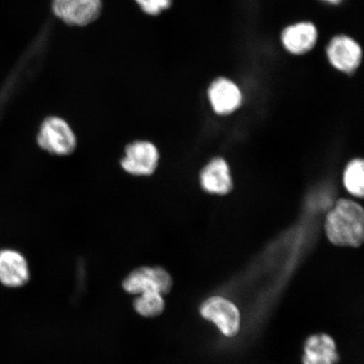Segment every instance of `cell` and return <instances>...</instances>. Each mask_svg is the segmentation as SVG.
Instances as JSON below:
<instances>
[{
  "label": "cell",
  "instance_id": "cell-14",
  "mask_svg": "<svg viewBox=\"0 0 364 364\" xmlns=\"http://www.w3.org/2000/svg\"><path fill=\"white\" fill-rule=\"evenodd\" d=\"M363 161L354 159L349 163L344 174V184L350 193L362 198L364 193Z\"/></svg>",
  "mask_w": 364,
  "mask_h": 364
},
{
  "label": "cell",
  "instance_id": "cell-2",
  "mask_svg": "<svg viewBox=\"0 0 364 364\" xmlns=\"http://www.w3.org/2000/svg\"><path fill=\"white\" fill-rule=\"evenodd\" d=\"M200 313L205 320L215 324L227 338H234L239 333L240 313L237 306L230 300L220 296H213L202 304Z\"/></svg>",
  "mask_w": 364,
  "mask_h": 364
},
{
  "label": "cell",
  "instance_id": "cell-10",
  "mask_svg": "<svg viewBox=\"0 0 364 364\" xmlns=\"http://www.w3.org/2000/svg\"><path fill=\"white\" fill-rule=\"evenodd\" d=\"M208 97L218 114L227 115L240 107L242 97L235 84L226 79H218L213 82L208 91Z\"/></svg>",
  "mask_w": 364,
  "mask_h": 364
},
{
  "label": "cell",
  "instance_id": "cell-16",
  "mask_svg": "<svg viewBox=\"0 0 364 364\" xmlns=\"http://www.w3.org/2000/svg\"><path fill=\"white\" fill-rule=\"evenodd\" d=\"M326 1L332 3V4H338L341 1V0H326Z\"/></svg>",
  "mask_w": 364,
  "mask_h": 364
},
{
  "label": "cell",
  "instance_id": "cell-15",
  "mask_svg": "<svg viewBox=\"0 0 364 364\" xmlns=\"http://www.w3.org/2000/svg\"><path fill=\"white\" fill-rule=\"evenodd\" d=\"M142 10L148 15L157 16L169 9L172 0H135Z\"/></svg>",
  "mask_w": 364,
  "mask_h": 364
},
{
  "label": "cell",
  "instance_id": "cell-9",
  "mask_svg": "<svg viewBox=\"0 0 364 364\" xmlns=\"http://www.w3.org/2000/svg\"><path fill=\"white\" fill-rule=\"evenodd\" d=\"M303 364H336L339 361L333 339L324 333L309 336L304 345Z\"/></svg>",
  "mask_w": 364,
  "mask_h": 364
},
{
  "label": "cell",
  "instance_id": "cell-8",
  "mask_svg": "<svg viewBox=\"0 0 364 364\" xmlns=\"http://www.w3.org/2000/svg\"><path fill=\"white\" fill-rule=\"evenodd\" d=\"M28 264L20 252L0 250V284L7 288H20L28 282Z\"/></svg>",
  "mask_w": 364,
  "mask_h": 364
},
{
  "label": "cell",
  "instance_id": "cell-13",
  "mask_svg": "<svg viewBox=\"0 0 364 364\" xmlns=\"http://www.w3.org/2000/svg\"><path fill=\"white\" fill-rule=\"evenodd\" d=\"M135 311L144 317H156L165 309L163 295L157 291H147L134 300Z\"/></svg>",
  "mask_w": 364,
  "mask_h": 364
},
{
  "label": "cell",
  "instance_id": "cell-6",
  "mask_svg": "<svg viewBox=\"0 0 364 364\" xmlns=\"http://www.w3.org/2000/svg\"><path fill=\"white\" fill-rule=\"evenodd\" d=\"M157 148L146 141L131 144L125 149L122 159L124 171L134 176H149L156 170L159 162Z\"/></svg>",
  "mask_w": 364,
  "mask_h": 364
},
{
  "label": "cell",
  "instance_id": "cell-11",
  "mask_svg": "<svg viewBox=\"0 0 364 364\" xmlns=\"http://www.w3.org/2000/svg\"><path fill=\"white\" fill-rule=\"evenodd\" d=\"M317 31L311 23H299L289 26L282 35V41L288 51L304 54L314 48L317 41Z\"/></svg>",
  "mask_w": 364,
  "mask_h": 364
},
{
  "label": "cell",
  "instance_id": "cell-1",
  "mask_svg": "<svg viewBox=\"0 0 364 364\" xmlns=\"http://www.w3.org/2000/svg\"><path fill=\"white\" fill-rule=\"evenodd\" d=\"M326 231L331 243L340 247H360L364 239V213L360 205L341 199L328 213Z\"/></svg>",
  "mask_w": 364,
  "mask_h": 364
},
{
  "label": "cell",
  "instance_id": "cell-4",
  "mask_svg": "<svg viewBox=\"0 0 364 364\" xmlns=\"http://www.w3.org/2000/svg\"><path fill=\"white\" fill-rule=\"evenodd\" d=\"M172 279L162 267H141L131 272L124 282V288L132 294L157 291L167 294L172 288Z\"/></svg>",
  "mask_w": 364,
  "mask_h": 364
},
{
  "label": "cell",
  "instance_id": "cell-3",
  "mask_svg": "<svg viewBox=\"0 0 364 364\" xmlns=\"http://www.w3.org/2000/svg\"><path fill=\"white\" fill-rule=\"evenodd\" d=\"M38 143L46 151L58 156H68L76 147V138L65 120L60 117H50L41 127Z\"/></svg>",
  "mask_w": 364,
  "mask_h": 364
},
{
  "label": "cell",
  "instance_id": "cell-7",
  "mask_svg": "<svg viewBox=\"0 0 364 364\" xmlns=\"http://www.w3.org/2000/svg\"><path fill=\"white\" fill-rule=\"evenodd\" d=\"M327 56L336 68L343 72L351 73L360 65L362 50L352 38L339 36L332 39L327 48Z\"/></svg>",
  "mask_w": 364,
  "mask_h": 364
},
{
  "label": "cell",
  "instance_id": "cell-5",
  "mask_svg": "<svg viewBox=\"0 0 364 364\" xmlns=\"http://www.w3.org/2000/svg\"><path fill=\"white\" fill-rule=\"evenodd\" d=\"M102 0H53L54 14L68 25L83 26L97 19Z\"/></svg>",
  "mask_w": 364,
  "mask_h": 364
},
{
  "label": "cell",
  "instance_id": "cell-12",
  "mask_svg": "<svg viewBox=\"0 0 364 364\" xmlns=\"http://www.w3.org/2000/svg\"><path fill=\"white\" fill-rule=\"evenodd\" d=\"M201 183L207 192L226 194L232 189L229 167L224 159H213L204 168L201 174Z\"/></svg>",
  "mask_w": 364,
  "mask_h": 364
}]
</instances>
